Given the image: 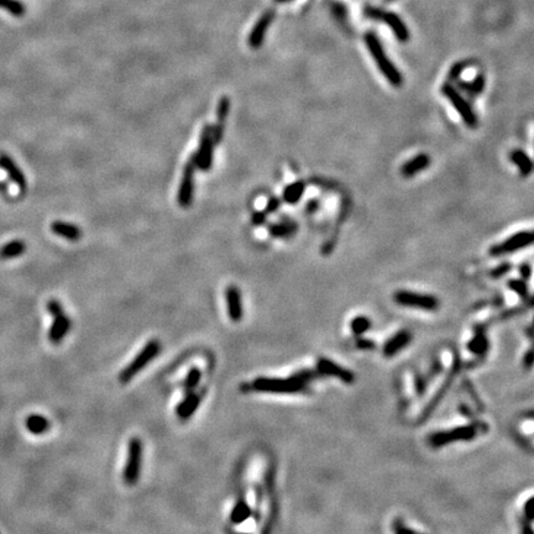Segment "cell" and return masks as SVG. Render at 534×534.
Returning a JSON list of instances; mask_svg holds the SVG:
<instances>
[{
	"label": "cell",
	"mask_w": 534,
	"mask_h": 534,
	"mask_svg": "<svg viewBox=\"0 0 534 534\" xmlns=\"http://www.w3.org/2000/svg\"><path fill=\"white\" fill-rule=\"evenodd\" d=\"M365 43H366L368 52H370L377 67H379L380 72L384 74V77L390 82V84H392L394 87H399L403 82L402 74H400L398 68L388 59L379 37L375 34L367 33L365 35Z\"/></svg>",
	"instance_id": "6da1fadb"
},
{
	"label": "cell",
	"mask_w": 534,
	"mask_h": 534,
	"mask_svg": "<svg viewBox=\"0 0 534 534\" xmlns=\"http://www.w3.org/2000/svg\"><path fill=\"white\" fill-rule=\"evenodd\" d=\"M161 350L162 345L158 340L152 339V340L147 341L140 353H139L138 355L134 358L132 361L120 372V375H119L120 382L127 384L129 381H131L134 377L146 367L147 364H150L153 359L157 358L158 354L161 353Z\"/></svg>",
	"instance_id": "7a4b0ae2"
},
{
	"label": "cell",
	"mask_w": 534,
	"mask_h": 534,
	"mask_svg": "<svg viewBox=\"0 0 534 534\" xmlns=\"http://www.w3.org/2000/svg\"><path fill=\"white\" fill-rule=\"evenodd\" d=\"M252 388L259 392L269 393H301L307 390V384L298 380L288 377V379H272V377H259L252 382Z\"/></svg>",
	"instance_id": "3957f363"
},
{
	"label": "cell",
	"mask_w": 534,
	"mask_h": 534,
	"mask_svg": "<svg viewBox=\"0 0 534 534\" xmlns=\"http://www.w3.org/2000/svg\"><path fill=\"white\" fill-rule=\"evenodd\" d=\"M142 455H144V445L140 438H131L127 444V457L125 467H124L123 477L126 485L132 486L139 481L142 467Z\"/></svg>",
	"instance_id": "277c9868"
},
{
	"label": "cell",
	"mask_w": 534,
	"mask_h": 534,
	"mask_svg": "<svg viewBox=\"0 0 534 534\" xmlns=\"http://www.w3.org/2000/svg\"><path fill=\"white\" fill-rule=\"evenodd\" d=\"M213 136V125H204L200 134L198 150L193 153L191 159L196 165L197 170L207 172L213 166L214 146H216Z\"/></svg>",
	"instance_id": "5b68a950"
},
{
	"label": "cell",
	"mask_w": 534,
	"mask_h": 534,
	"mask_svg": "<svg viewBox=\"0 0 534 534\" xmlns=\"http://www.w3.org/2000/svg\"><path fill=\"white\" fill-rule=\"evenodd\" d=\"M442 93L444 97L449 100V103L451 104L452 108L457 110V113L463 119L464 123L470 127H476V125H477V115L470 106V104L465 100V98L450 84H444L442 87Z\"/></svg>",
	"instance_id": "8992f818"
},
{
	"label": "cell",
	"mask_w": 534,
	"mask_h": 534,
	"mask_svg": "<svg viewBox=\"0 0 534 534\" xmlns=\"http://www.w3.org/2000/svg\"><path fill=\"white\" fill-rule=\"evenodd\" d=\"M534 244V230L530 231H518V233L511 235L509 239H506L504 242H502L497 245L492 246L490 254L493 256H498V255L503 254H511V252H516L522 249H526L527 246L533 245Z\"/></svg>",
	"instance_id": "52a82bcc"
},
{
	"label": "cell",
	"mask_w": 534,
	"mask_h": 534,
	"mask_svg": "<svg viewBox=\"0 0 534 534\" xmlns=\"http://www.w3.org/2000/svg\"><path fill=\"white\" fill-rule=\"evenodd\" d=\"M394 301L400 306L424 310H435L439 306V302L433 296L411 291H398L394 295Z\"/></svg>",
	"instance_id": "ba28073f"
},
{
	"label": "cell",
	"mask_w": 534,
	"mask_h": 534,
	"mask_svg": "<svg viewBox=\"0 0 534 534\" xmlns=\"http://www.w3.org/2000/svg\"><path fill=\"white\" fill-rule=\"evenodd\" d=\"M197 167L192 159L185 164L183 175H182L181 183H179L178 193H177V202L182 208L191 207L194 196V172Z\"/></svg>",
	"instance_id": "9c48e42d"
},
{
	"label": "cell",
	"mask_w": 534,
	"mask_h": 534,
	"mask_svg": "<svg viewBox=\"0 0 534 534\" xmlns=\"http://www.w3.org/2000/svg\"><path fill=\"white\" fill-rule=\"evenodd\" d=\"M476 437V428L472 425L461 426V428L452 429L449 432H443V433L434 434L431 438V443L434 446H442L444 444L454 442V440H470Z\"/></svg>",
	"instance_id": "30bf717a"
},
{
	"label": "cell",
	"mask_w": 534,
	"mask_h": 534,
	"mask_svg": "<svg viewBox=\"0 0 534 534\" xmlns=\"http://www.w3.org/2000/svg\"><path fill=\"white\" fill-rule=\"evenodd\" d=\"M225 302L229 318L235 322V323H239L244 317V308L242 292H240V289L236 286L231 284V286L226 287Z\"/></svg>",
	"instance_id": "8fae6325"
},
{
	"label": "cell",
	"mask_w": 534,
	"mask_h": 534,
	"mask_svg": "<svg viewBox=\"0 0 534 534\" xmlns=\"http://www.w3.org/2000/svg\"><path fill=\"white\" fill-rule=\"evenodd\" d=\"M72 327V321L66 315L65 310L54 315V322L48 330V340L52 344H60L62 342L65 336L68 334Z\"/></svg>",
	"instance_id": "7c38bea8"
},
{
	"label": "cell",
	"mask_w": 534,
	"mask_h": 534,
	"mask_svg": "<svg viewBox=\"0 0 534 534\" xmlns=\"http://www.w3.org/2000/svg\"><path fill=\"white\" fill-rule=\"evenodd\" d=\"M230 98L229 97H222L220 98L219 103L217 105V124L213 126V136L216 144H220L224 138V131H225V123L226 119L229 117V113H230Z\"/></svg>",
	"instance_id": "4fadbf2b"
},
{
	"label": "cell",
	"mask_w": 534,
	"mask_h": 534,
	"mask_svg": "<svg viewBox=\"0 0 534 534\" xmlns=\"http://www.w3.org/2000/svg\"><path fill=\"white\" fill-rule=\"evenodd\" d=\"M275 17V11L274 10H267L262 16L260 17L259 21L256 22L250 33L249 36V45L252 48H259L262 45L263 40H265V35L267 33V29L271 25L272 20Z\"/></svg>",
	"instance_id": "5bb4252c"
},
{
	"label": "cell",
	"mask_w": 534,
	"mask_h": 534,
	"mask_svg": "<svg viewBox=\"0 0 534 534\" xmlns=\"http://www.w3.org/2000/svg\"><path fill=\"white\" fill-rule=\"evenodd\" d=\"M317 368L323 373L324 376H333L338 377L339 380H341L342 382H346V384H351L354 381V375L353 372L346 368H342L340 365L335 364L329 359L321 358L317 362Z\"/></svg>",
	"instance_id": "9a60e30c"
},
{
	"label": "cell",
	"mask_w": 534,
	"mask_h": 534,
	"mask_svg": "<svg viewBox=\"0 0 534 534\" xmlns=\"http://www.w3.org/2000/svg\"><path fill=\"white\" fill-rule=\"evenodd\" d=\"M0 167L8 173V176L10 177L11 181L15 183L19 190L21 192H25L28 183H26V178L24 172L20 170V167L14 162V159L7 153H0Z\"/></svg>",
	"instance_id": "2e32d148"
},
{
	"label": "cell",
	"mask_w": 534,
	"mask_h": 534,
	"mask_svg": "<svg viewBox=\"0 0 534 534\" xmlns=\"http://www.w3.org/2000/svg\"><path fill=\"white\" fill-rule=\"evenodd\" d=\"M388 25V28L392 30L394 36L397 37L399 42H407L409 40V30L407 25L402 21V19L397 15V14L392 13V11H381V15L380 19Z\"/></svg>",
	"instance_id": "e0dca14e"
},
{
	"label": "cell",
	"mask_w": 534,
	"mask_h": 534,
	"mask_svg": "<svg viewBox=\"0 0 534 534\" xmlns=\"http://www.w3.org/2000/svg\"><path fill=\"white\" fill-rule=\"evenodd\" d=\"M200 399H202L200 394L194 393V392H188L187 396H185L184 398L178 403V406H177V408H176L177 417H179L183 420L190 419V418L193 416L194 412L198 409Z\"/></svg>",
	"instance_id": "ac0fdd59"
},
{
	"label": "cell",
	"mask_w": 534,
	"mask_h": 534,
	"mask_svg": "<svg viewBox=\"0 0 534 534\" xmlns=\"http://www.w3.org/2000/svg\"><path fill=\"white\" fill-rule=\"evenodd\" d=\"M52 233H55L68 242H78L82 237V230L77 225L66 222H54L51 225Z\"/></svg>",
	"instance_id": "d6986e66"
},
{
	"label": "cell",
	"mask_w": 534,
	"mask_h": 534,
	"mask_svg": "<svg viewBox=\"0 0 534 534\" xmlns=\"http://www.w3.org/2000/svg\"><path fill=\"white\" fill-rule=\"evenodd\" d=\"M429 165H431V157H429V155L420 153V155H418L416 157H413L406 162L402 168H400V172H402V175L405 177H412L417 175V173H419L420 171L425 170Z\"/></svg>",
	"instance_id": "ffe728a7"
},
{
	"label": "cell",
	"mask_w": 534,
	"mask_h": 534,
	"mask_svg": "<svg viewBox=\"0 0 534 534\" xmlns=\"http://www.w3.org/2000/svg\"><path fill=\"white\" fill-rule=\"evenodd\" d=\"M26 429L35 435H41L51 428L50 420L41 414H30L25 420Z\"/></svg>",
	"instance_id": "44dd1931"
},
{
	"label": "cell",
	"mask_w": 534,
	"mask_h": 534,
	"mask_svg": "<svg viewBox=\"0 0 534 534\" xmlns=\"http://www.w3.org/2000/svg\"><path fill=\"white\" fill-rule=\"evenodd\" d=\"M252 515L251 507L249 506V503L244 498H239L236 501V503L234 504L233 510L230 513V521L234 524H242L246 521L248 518H250Z\"/></svg>",
	"instance_id": "7402d4cb"
},
{
	"label": "cell",
	"mask_w": 534,
	"mask_h": 534,
	"mask_svg": "<svg viewBox=\"0 0 534 534\" xmlns=\"http://www.w3.org/2000/svg\"><path fill=\"white\" fill-rule=\"evenodd\" d=\"M412 335L408 332H400L394 335L391 340H388L387 344L385 345V355L392 356L393 354L398 353L399 350H402L403 348L407 346L408 342L411 341Z\"/></svg>",
	"instance_id": "603a6c76"
},
{
	"label": "cell",
	"mask_w": 534,
	"mask_h": 534,
	"mask_svg": "<svg viewBox=\"0 0 534 534\" xmlns=\"http://www.w3.org/2000/svg\"><path fill=\"white\" fill-rule=\"evenodd\" d=\"M25 251L26 245L22 240H13V242H9L5 244V245L0 249V259H15L17 256H21Z\"/></svg>",
	"instance_id": "cb8c5ba5"
},
{
	"label": "cell",
	"mask_w": 534,
	"mask_h": 534,
	"mask_svg": "<svg viewBox=\"0 0 534 534\" xmlns=\"http://www.w3.org/2000/svg\"><path fill=\"white\" fill-rule=\"evenodd\" d=\"M511 161L518 167L522 176H528L533 171V162L524 151L515 150L511 153Z\"/></svg>",
	"instance_id": "d4e9b609"
},
{
	"label": "cell",
	"mask_w": 534,
	"mask_h": 534,
	"mask_svg": "<svg viewBox=\"0 0 534 534\" xmlns=\"http://www.w3.org/2000/svg\"><path fill=\"white\" fill-rule=\"evenodd\" d=\"M304 191H306V184H304V182H295V183L287 185L286 190L283 191L282 198L284 202L288 203V204H296V203H298L301 200Z\"/></svg>",
	"instance_id": "484cf974"
},
{
	"label": "cell",
	"mask_w": 534,
	"mask_h": 534,
	"mask_svg": "<svg viewBox=\"0 0 534 534\" xmlns=\"http://www.w3.org/2000/svg\"><path fill=\"white\" fill-rule=\"evenodd\" d=\"M297 230L298 225L291 222L282 223V224H272L269 228L270 234L274 237H278V239H286V237L292 236Z\"/></svg>",
	"instance_id": "4316f807"
},
{
	"label": "cell",
	"mask_w": 534,
	"mask_h": 534,
	"mask_svg": "<svg viewBox=\"0 0 534 534\" xmlns=\"http://www.w3.org/2000/svg\"><path fill=\"white\" fill-rule=\"evenodd\" d=\"M200 379H202V371H200V368L197 366L191 367L184 379V390L187 391V392H192L194 388L199 385Z\"/></svg>",
	"instance_id": "83f0119b"
},
{
	"label": "cell",
	"mask_w": 534,
	"mask_h": 534,
	"mask_svg": "<svg viewBox=\"0 0 534 534\" xmlns=\"http://www.w3.org/2000/svg\"><path fill=\"white\" fill-rule=\"evenodd\" d=\"M293 379L298 380V381L304 382V384H308V382L313 381L315 379H321L322 376H324L321 371L318 370H310V368H302L298 370L297 372H293L291 375Z\"/></svg>",
	"instance_id": "f1b7e54d"
},
{
	"label": "cell",
	"mask_w": 534,
	"mask_h": 534,
	"mask_svg": "<svg viewBox=\"0 0 534 534\" xmlns=\"http://www.w3.org/2000/svg\"><path fill=\"white\" fill-rule=\"evenodd\" d=\"M0 8L5 9L14 16H24L26 11L24 4L17 0H0Z\"/></svg>",
	"instance_id": "f546056e"
},
{
	"label": "cell",
	"mask_w": 534,
	"mask_h": 534,
	"mask_svg": "<svg viewBox=\"0 0 534 534\" xmlns=\"http://www.w3.org/2000/svg\"><path fill=\"white\" fill-rule=\"evenodd\" d=\"M370 327H371L370 321H368L366 317H364V315H359V317L354 318L353 322H351V330H353V333L358 336L366 333L367 330L370 329Z\"/></svg>",
	"instance_id": "4dcf8cb0"
},
{
	"label": "cell",
	"mask_w": 534,
	"mask_h": 534,
	"mask_svg": "<svg viewBox=\"0 0 534 534\" xmlns=\"http://www.w3.org/2000/svg\"><path fill=\"white\" fill-rule=\"evenodd\" d=\"M484 86H485V79H484V77H481V75L476 78L472 83H461L460 84V87H463L464 91L469 92L470 94H472V95L478 94V93L484 89Z\"/></svg>",
	"instance_id": "1f68e13d"
},
{
	"label": "cell",
	"mask_w": 534,
	"mask_h": 534,
	"mask_svg": "<svg viewBox=\"0 0 534 534\" xmlns=\"http://www.w3.org/2000/svg\"><path fill=\"white\" fill-rule=\"evenodd\" d=\"M469 348L476 354H483L485 350L487 349V342L486 338L484 335H477L475 336L474 340L469 344Z\"/></svg>",
	"instance_id": "d6a6232c"
},
{
	"label": "cell",
	"mask_w": 534,
	"mask_h": 534,
	"mask_svg": "<svg viewBox=\"0 0 534 534\" xmlns=\"http://www.w3.org/2000/svg\"><path fill=\"white\" fill-rule=\"evenodd\" d=\"M46 308H47V312L50 313L51 315H55V314H57V313L63 312L62 303H61V302L57 301V300H50V301H48L47 302V306H46Z\"/></svg>",
	"instance_id": "836d02e7"
},
{
	"label": "cell",
	"mask_w": 534,
	"mask_h": 534,
	"mask_svg": "<svg viewBox=\"0 0 534 534\" xmlns=\"http://www.w3.org/2000/svg\"><path fill=\"white\" fill-rule=\"evenodd\" d=\"M510 287L511 289H513V291H516L518 293V295L521 296H526L527 295V288H526V284H524L522 281H510Z\"/></svg>",
	"instance_id": "e575fe53"
},
{
	"label": "cell",
	"mask_w": 534,
	"mask_h": 534,
	"mask_svg": "<svg viewBox=\"0 0 534 534\" xmlns=\"http://www.w3.org/2000/svg\"><path fill=\"white\" fill-rule=\"evenodd\" d=\"M281 205V200L278 198H271L267 202L266 204V209H265V213L266 214H271V213H275L276 210H277L278 208H280Z\"/></svg>",
	"instance_id": "d590c367"
},
{
	"label": "cell",
	"mask_w": 534,
	"mask_h": 534,
	"mask_svg": "<svg viewBox=\"0 0 534 534\" xmlns=\"http://www.w3.org/2000/svg\"><path fill=\"white\" fill-rule=\"evenodd\" d=\"M251 222L254 225H262L266 222V213L265 211H256L252 216Z\"/></svg>",
	"instance_id": "8d00e7d4"
},
{
	"label": "cell",
	"mask_w": 534,
	"mask_h": 534,
	"mask_svg": "<svg viewBox=\"0 0 534 534\" xmlns=\"http://www.w3.org/2000/svg\"><path fill=\"white\" fill-rule=\"evenodd\" d=\"M524 512H526L528 518L534 519V497L527 501L526 506H524Z\"/></svg>",
	"instance_id": "74e56055"
},
{
	"label": "cell",
	"mask_w": 534,
	"mask_h": 534,
	"mask_svg": "<svg viewBox=\"0 0 534 534\" xmlns=\"http://www.w3.org/2000/svg\"><path fill=\"white\" fill-rule=\"evenodd\" d=\"M358 346L360 348V349H372L373 342L365 340V339H361V340L358 342Z\"/></svg>",
	"instance_id": "f35d334b"
},
{
	"label": "cell",
	"mask_w": 534,
	"mask_h": 534,
	"mask_svg": "<svg viewBox=\"0 0 534 534\" xmlns=\"http://www.w3.org/2000/svg\"><path fill=\"white\" fill-rule=\"evenodd\" d=\"M521 274H522V276H523L524 278H526V280H528V278H529V276H530V267L528 266V265L522 266L521 267Z\"/></svg>",
	"instance_id": "ab89813d"
},
{
	"label": "cell",
	"mask_w": 534,
	"mask_h": 534,
	"mask_svg": "<svg viewBox=\"0 0 534 534\" xmlns=\"http://www.w3.org/2000/svg\"><path fill=\"white\" fill-rule=\"evenodd\" d=\"M8 184L5 182H0V192H7Z\"/></svg>",
	"instance_id": "60d3db41"
},
{
	"label": "cell",
	"mask_w": 534,
	"mask_h": 534,
	"mask_svg": "<svg viewBox=\"0 0 534 534\" xmlns=\"http://www.w3.org/2000/svg\"><path fill=\"white\" fill-rule=\"evenodd\" d=\"M275 2H277V3H287V2H291V0H275Z\"/></svg>",
	"instance_id": "b9f144b4"
}]
</instances>
